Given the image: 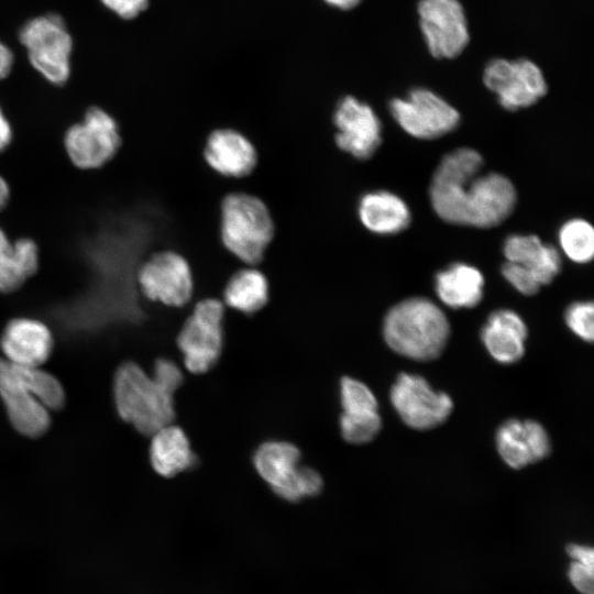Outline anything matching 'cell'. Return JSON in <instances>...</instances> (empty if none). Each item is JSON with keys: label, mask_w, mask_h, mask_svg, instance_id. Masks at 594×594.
Listing matches in <instances>:
<instances>
[{"label": "cell", "mask_w": 594, "mask_h": 594, "mask_svg": "<svg viewBox=\"0 0 594 594\" xmlns=\"http://www.w3.org/2000/svg\"><path fill=\"white\" fill-rule=\"evenodd\" d=\"M483 158L468 147L447 154L431 184L430 201L436 213L453 224L492 228L503 222L516 204V190L504 175H481Z\"/></svg>", "instance_id": "1"}, {"label": "cell", "mask_w": 594, "mask_h": 594, "mask_svg": "<svg viewBox=\"0 0 594 594\" xmlns=\"http://www.w3.org/2000/svg\"><path fill=\"white\" fill-rule=\"evenodd\" d=\"M383 333L387 345L396 353L416 361H430L442 353L450 324L435 302L416 297L387 311Z\"/></svg>", "instance_id": "2"}, {"label": "cell", "mask_w": 594, "mask_h": 594, "mask_svg": "<svg viewBox=\"0 0 594 594\" xmlns=\"http://www.w3.org/2000/svg\"><path fill=\"white\" fill-rule=\"evenodd\" d=\"M275 223L266 204L246 191L228 193L220 202L223 248L244 265L257 266L273 241Z\"/></svg>", "instance_id": "3"}, {"label": "cell", "mask_w": 594, "mask_h": 594, "mask_svg": "<svg viewBox=\"0 0 594 594\" xmlns=\"http://www.w3.org/2000/svg\"><path fill=\"white\" fill-rule=\"evenodd\" d=\"M113 398L119 416L145 436L174 422V395L134 362H124L117 370Z\"/></svg>", "instance_id": "4"}, {"label": "cell", "mask_w": 594, "mask_h": 594, "mask_svg": "<svg viewBox=\"0 0 594 594\" xmlns=\"http://www.w3.org/2000/svg\"><path fill=\"white\" fill-rule=\"evenodd\" d=\"M176 337L187 371L209 372L219 361L224 346L227 307L218 297L193 300Z\"/></svg>", "instance_id": "5"}, {"label": "cell", "mask_w": 594, "mask_h": 594, "mask_svg": "<svg viewBox=\"0 0 594 594\" xmlns=\"http://www.w3.org/2000/svg\"><path fill=\"white\" fill-rule=\"evenodd\" d=\"M299 448L284 440L261 443L253 453L252 462L260 477L279 498L298 503L319 495L323 487L321 474L300 464Z\"/></svg>", "instance_id": "6"}, {"label": "cell", "mask_w": 594, "mask_h": 594, "mask_svg": "<svg viewBox=\"0 0 594 594\" xmlns=\"http://www.w3.org/2000/svg\"><path fill=\"white\" fill-rule=\"evenodd\" d=\"M135 285L144 300L172 309L187 307L195 282L187 258L169 249L151 253L136 268Z\"/></svg>", "instance_id": "7"}, {"label": "cell", "mask_w": 594, "mask_h": 594, "mask_svg": "<svg viewBox=\"0 0 594 594\" xmlns=\"http://www.w3.org/2000/svg\"><path fill=\"white\" fill-rule=\"evenodd\" d=\"M65 152L78 169L92 170L108 164L122 145L119 122L105 109L92 106L70 124L63 136Z\"/></svg>", "instance_id": "8"}, {"label": "cell", "mask_w": 594, "mask_h": 594, "mask_svg": "<svg viewBox=\"0 0 594 594\" xmlns=\"http://www.w3.org/2000/svg\"><path fill=\"white\" fill-rule=\"evenodd\" d=\"M33 67L54 85H63L70 73L73 41L57 14L30 20L20 32Z\"/></svg>", "instance_id": "9"}, {"label": "cell", "mask_w": 594, "mask_h": 594, "mask_svg": "<svg viewBox=\"0 0 594 594\" xmlns=\"http://www.w3.org/2000/svg\"><path fill=\"white\" fill-rule=\"evenodd\" d=\"M483 82L508 111L534 106L548 90L542 69L528 58L491 59L483 69Z\"/></svg>", "instance_id": "10"}, {"label": "cell", "mask_w": 594, "mask_h": 594, "mask_svg": "<svg viewBox=\"0 0 594 594\" xmlns=\"http://www.w3.org/2000/svg\"><path fill=\"white\" fill-rule=\"evenodd\" d=\"M389 112L409 135L431 140L453 131L460 123L459 111L427 88H414L404 98L389 102Z\"/></svg>", "instance_id": "11"}, {"label": "cell", "mask_w": 594, "mask_h": 594, "mask_svg": "<svg viewBox=\"0 0 594 594\" xmlns=\"http://www.w3.org/2000/svg\"><path fill=\"white\" fill-rule=\"evenodd\" d=\"M419 28L430 55L452 59L463 53L470 42V30L460 0H419Z\"/></svg>", "instance_id": "12"}, {"label": "cell", "mask_w": 594, "mask_h": 594, "mask_svg": "<svg viewBox=\"0 0 594 594\" xmlns=\"http://www.w3.org/2000/svg\"><path fill=\"white\" fill-rule=\"evenodd\" d=\"M333 143L343 154L356 161L370 160L382 143V122L365 101L346 95L331 113Z\"/></svg>", "instance_id": "13"}, {"label": "cell", "mask_w": 594, "mask_h": 594, "mask_svg": "<svg viewBox=\"0 0 594 594\" xmlns=\"http://www.w3.org/2000/svg\"><path fill=\"white\" fill-rule=\"evenodd\" d=\"M391 402L403 421L418 430L441 425L453 409L448 394L435 392L424 377L407 373L397 377Z\"/></svg>", "instance_id": "14"}, {"label": "cell", "mask_w": 594, "mask_h": 594, "mask_svg": "<svg viewBox=\"0 0 594 594\" xmlns=\"http://www.w3.org/2000/svg\"><path fill=\"white\" fill-rule=\"evenodd\" d=\"M339 418L342 438L352 444L372 441L382 428L378 404L373 392L361 381L345 376L340 381Z\"/></svg>", "instance_id": "15"}, {"label": "cell", "mask_w": 594, "mask_h": 594, "mask_svg": "<svg viewBox=\"0 0 594 594\" xmlns=\"http://www.w3.org/2000/svg\"><path fill=\"white\" fill-rule=\"evenodd\" d=\"M0 398L9 420L21 435L37 438L51 426L50 411L16 376L12 365L0 359Z\"/></svg>", "instance_id": "16"}, {"label": "cell", "mask_w": 594, "mask_h": 594, "mask_svg": "<svg viewBox=\"0 0 594 594\" xmlns=\"http://www.w3.org/2000/svg\"><path fill=\"white\" fill-rule=\"evenodd\" d=\"M202 157L217 175L241 179L253 173L258 156L255 145L244 133L230 127H221L207 135Z\"/></svg>", "instance_id": "17"}, {"label": "cell", "mask_w": 594, "mask_h": 594, "mask_svg": "<svg viewBox=\"0 0 594 594\" xmlns=\"http://www.w3.org/2000/svg\"><path fill=\"white\" fill-rule=\"evenodd\" d=\"M54 338L42 320L28 316L11 318L3 327L0 348L4 360L20 366H40L51 355Z\"/></svg>", "instance_id": "18"}, {"label": "cell", "mask_w": 594, "mask_h": 594, "mask_svg": "<svg viewBox=\"0 0 594 594\" xmlns=\"http://www.w3.org/2000/svg\"><path fill=\"white\" fill-rule=\"evenodd\" d=\"M496 444L502 459L513 469L542 460L551 449L546 430L534 420L505 421L497 430Z\"/></svg>", "instance_id": "19"}, {"label": "cell", "mask_w": 594, "mask_h": 594, "mask_svg": "<svg viewBox=\"0 0 594 594\" xmlns=\"http://www.w3.org/2000/svg\"><path fill=\"white\" fill-rule=\"evenodd\" d=\"M270 296L265 273L258 266L242 265L228 277L220 299L228 310L251 317L267 306Z\"/></svg>", "instance_id": "20"}, {"label": "cell", "mask_w": 594, "mask_h": 594, "mask_svg": "<svg viewBox=\"0 0 594 594\" xmlns=\"http://www.w3.org/2000/svg\"><path fill=\"white\" fill-rule=\"evenodd\" d=\"M40 248L29 237L11 240L0 228V293L20 289L40 268Z\"/></svg>", "instance_id": "21"}, {"label": "cell", "mask_w": 594, "mask_h": 594, "mask_svg": "<svg viewBox=\"0 0 594 594\" xmlns=\"http://www.w3.org/2000/svg\"><path fill=\"white\" fill-rule=\"evenodd\" d=\"M504 255L506 261L522 267L540 286L550 284L561 268L558 250L536 235L508 237L504 243Z\"/></svg>", "instance_id": "22"}, {"label": "cell", "mask_w": 594, "mask_h": 594, "mask_svg": "<svg viewBox=\"0 0 594 594\" xmlns=\"http://www.w3.org/2000/svg\"><path fill=\"white\" fill-rule=\"evenodd\" d=\"M481 338L488 353L497 362L515 363L525 353L527 327L516 312L501 309L488 317L482 329Z\"/></svg>", "instance_id": "23"}, {"label": "cell", "mask_w": 594, "mask_h": 594, "mask_svg": "<svg viewBox=\"0 0 594 594\" xmlns=\"http://www.w3.org/2000/svg\"><path fill=\"white\" fill-rule=\"evenodd\" d=\"M356 215L360 223L376 234L400 232L410 222V211L406 202L386 190L364 193L359 198Z\"/></svg>", "instance_id": "24"}, {"label": "cell", "mask_w": 594, "mask_h": 594, "mask_svg": "<svg viewBox=\"0 0 594 594\" xmlns=\"http://www.w3.org/2000/svg\"><path fill=\"white\" fill-rule=\"evenodd\" d=\"M151 437L150 461L158 475L173 477L197 464V457L182 427L172 422Z\"/></svg>", "instance_id": "25"}, {"label": "cell", "mask_w": 594, "mask_h": 594, "mask_svg": "<svg viewBox=\"0 0 594 594\" xmlns=\"http://www.w3.org/2000/svg\"><path fill=\"white\" fill-rule=\"evenodd\" d=\"M484 277L474 266L454 263L436 275V292L447 306L473 308L482 299Z\"/></svg>", "instance_id": "26"}, {"label": "cell", "mask_w": 594, "mask_h": 594, "mask_svg": "<svg viewBox=\"0 0 594 594\" xmlns=\"http://www.w3.org/2000/svg\"><path fill=\"white\" fill-rule=\"evenodd\" d=\"M16 376L32 391L48 410H58L65 404L61 382L40 366H20L11 363Z\"/></svg>", "instance_id": "27"}, {"label": "cell", "mask_w": 594, "mask_h": 594, "mask_svg": "<svg viewBox=\"0 0 594 594\" xmlns=\"http://www.w3.org/2000/svg\"><path fill=\"white\" fill-rule=\"evenodd\" d=\"M559 242L564 254L575 263H587L594 254V230L583 219L566 221L559 231Z\"/></svg>", "instance_id": "28"}, {"label": "cell", "mask_w": 594, "mask_h": 594, "mask_svg": "<svg viewBox=\"0 0 594 594\" xmlns=\"http://www.w3.org/2000/svg\"><path fill=\"white\" fill-rule=\"evenodd\" d=\"M565 322L581 339L592 342L594 337V307L592 301L574 302L566 309Z\"/></svg>", "instance_id": "29"}, {"label": "cell", "mask_w": 594, "mask_h": 594, "mask_svg": "<svg viewBox=\"0 0 594 594\" xmlns=\"http://www.w3.org/2000/svg\"><path fill=\"white\" fill-rule=\"evenodd\" d=\"M152 376L164 389L173 395H175L184 381V374L180 367L174 361L166 358L155 361Z\"/></svg>", "instance_id": "30"}, {"label": "cell", "mask_w": 594, "mask_h": 594, "mask_svg": "<svg viewBox=\"0 0 594 594\" xmlns=\"http://www.w3.org/2000/svg\"><path fill=\"white\" fill-rule=\"evenodd\" d=\"M505 279L519 293L531 296L539 292V283L516 263L506 261L502 266Z\"/></svg>", "instance_id": "31"}, {"label": "cell", "mask_w": 594, "mask_h": 594, "mask_svg": "<svg viewBox=\"0 0 594 594\" xmlns=\"http://www.w3.org/2000/svg\"><path fill=\"white\" fill-rule=\"evenodd\" d=\"M568 578L581 594H593L594 566L572 561L568 570Z\"/></svg>", "instance_id": "32"}, {"label": "cell", "mask_w": 594, "mask_h": 594, "mask_svg": "<svg viewBox=\"0 0 594 594\" xmlns=\"http://www.w3.org/2000/svg\"><path fill=\"white\" fill-rule=\"evenodd\" d=\"M101 2L125 20L136 18L148 4V0H101Z\"/></svg>", "instance_id": "33"}, {"label": "cell", "mask_w": 594, "mask_h": 594, "mask_svg": "<svg viewBox=\"0 0 594 594\" xmlns=\"http://www.w3.org/2000/svg\"><path fill=\"white\" fill-rule=\"evenodd\" d=\"M566 552L572 559V561L594 566V551L592 547L579 543H571L568 544Z\"/></svg>", "instance_id": "34"}, {"label": "cell", "mask_w": 594, "mask_h": 594, "mask_svg": "<svg viewBox=\"0 0 594 594\" xmlns=\"http://www.w3.org/2000/svg\"><path fill=\"white\" fill-rule=\"evenodd\" d=\"M13 140V128L11 121L0 107V153L9 147Z\"/></svg>", "instance_id": "35"}, {"label": "cell", "mask_w": 594, "mask_h": 594, "mask_svg": "<svg viewBox=\"0 0 594 594\" xmlns=\"http://www.w3.org/2000/svg\"><path fill=\"white\" fill-rule=\"evenodd\" d=\"M13 55L11 51L0 42V80L11 72Z\"/></svg>", "instance_id": "36"}, {"label": "cell", "mask_w": 594, "mask_h": 594, "mask_svg": "<svg viewBox=\"0 0 594 594\" xmlns=\"http://www.w3.org/2000/svg\"><path fill=\"white\" fill-rule=\"evenodd\" d=\"M11 189L6 178L0 175V211L3 210L10 200Z\"/></svg>", "instance_id": "37"}, {"label": "cell", "mask_w": 594, "mask_h": 594, "mask_svg": "<svg viewBox=\"0 0 594 594\" xmlns=\"http://www.w3.org/2000/svg\"><path fill=\"white\" fill-rule=\"evenodd\" d=\"M329 7L339 10H351L360 4L362 0H322Z\"/></svg>", "instance_id": "38"}]
</instances>
